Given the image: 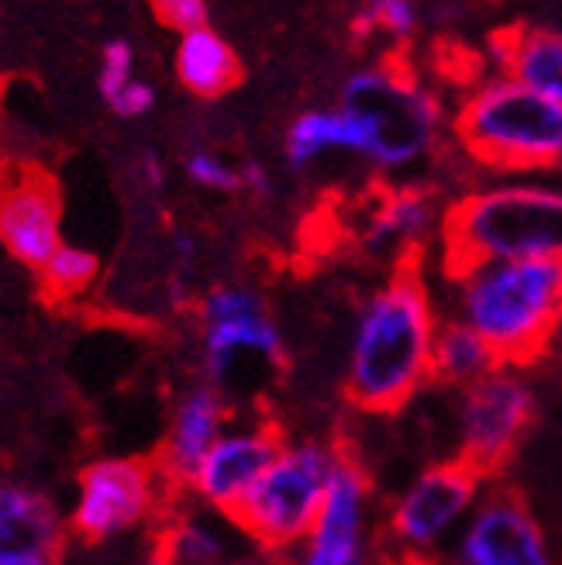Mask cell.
<instances>
[{"instance_id":"cell-8","label":"cell","mask_w":562,"mask_h":565,"mask_svg":"<svg viewBox=\"0 0 562 565\" xmlns=\"http://www.w3.org/2000/svg\"><path fill=\"white\" fill-rule=\"evenodd\" d=\"M170 483L162 479L156 459L142 456H104L79 469L76 497L70 507V534L87 545L118 542L131 531H142L162 511Z\"/></svg>"},{"instance_id":"cell-33","label":"cell","mask_w":562,"mask_h":565,"mask_svg":"<svg viewBox=\"0 0 562 565\" xmlns=\"http://www.w3.org/2000/svg\"><path fill=\"white\" fill-rule=\"evenodd\" d=\"M552 349H559L562 352V324H559V334H555V345Z\"/></svg>"},{"instance_id":"cell-6","label":"cell","mask_w":562,"mask_h":565,"mask_svg":"<svg viewBox=\"0 0 562 565\" xmlns=\"http://www.w3.org/2000/svg\"><path fill=\"white\" fill-rule=\"evenodd\" d=\"M490 487V476L469 462L438 459L414 472L386 511V539L407 565H435L456 539L473 507Z\"/></svg>"},{"instance_id":"cell-28","label":"cell","mask_w":562,"mask_h":565,"mask_svg":"<svg viewBox=\"0 0 562 565\" xmlns=\"http://www.w3.org/2000/svg\"><path fill=\"white\" fill-rule=\"evenodd\" d=\"M110 107H115V115L118 118H142L149 115V110L156 107V90H152V83L146 79H131L128 87L110 100Z\"/></svg>"},{"instance_id":"cell-14","label":"cell","mask_w":562,"mask_h":565,"mask_svg":"<svg viewBox=\"0 0 562 565\" xmlns=\"http://www.w3.org/2000/svg\"><path fill=\"white\" fill-rule=\"evenodd\" d=\"M229 424H232V407H229V393L221 386L208 380H193L187 390H180L156 456V466L166 483H170V490L187 493L197 466L204 462L211 445L224 435Z\"/></svg>"},{"instance_id":"cell-24","label":"cell","mask_w":562,"mask_h":565,"mask_svg":"<svg viewBox=\"0 0 562 565\" xmlns=\"http://www.w3.org/2000/svg\"><path fill=\"white\" fill-rule=\"evenodd\" d=\"M417 28V8L414 0H367L352 24L356 35L386 32L393 39H411Z\"/></svg>"},{"instance_id":"cell-10","label":"cell","mask_w":562,"mask_h":565,"mask_svg":"<svg viewBox=\"0 0 562 565\" xmlns=\"http://www.w3.org/2000/svg\"><path fill=\"white\" fill-rule=\"evenodd\" d=\"M342 107L370 125L373 149L370 162L401 169L425 156L435 146V135L442 125L438 100L421 90L417 83L401 76L397 70H362L342 83Z\"/></svg>"},{"instance_id":"cell-7","label":"cell","mask_w":562,"mask_h":565,"mask_svg":"<svg viewBox=\"0 0 562 565\" xmlns=\"http://www.w3.org/2000/svg\"><path fill=\"white\" fill-rule=\"evenodd\" d=\"M539 411V390L521 365H497L484 380L459 390L453 414L456 456L484 476H497L518 456L536 428Z\"/></svg>"},{"instance_id":"cell-31","label":"cell","mask_w":562,"mask_h":565,"mask_svg":"<svg viewBox=\"0 0 562 565\" xmlns=\"http://www.w3.org/2000/svg\"><path fill=\"white\" fill-rule=\"evenodd\" d=\"M0 565H63V558H0Z\"/></svg>"},{"instance_id":"cell-15","label":"cell","mask_w":562,"mask_h":565,"mask_svg":"<svg viewBox=\"0 0 562 565\" xmlns=\"http://www.w3.org/2000/svg\"><path fill=\"white\" fill-rule=\"evenodd\" d=\"M0 245L28 269H42L63 245L60 196L42 173L0 180Z\"/></svg>"},{"instance_id":"cell-17","label":"cell","mask_w":562,"mask_h":565,"mask_svg":"<svg viewBox=\"0 0 562 565\" xmlns=\"http://www.w3.org/2000/svg\"><path fill=\"white\" fill-rule=\"evenodd\" d=\"M245 534L229 518L197 507L177 511L159 527V552L173 565H235L245 558Z\"/></svg>"},{"instance_id":"cell-30","label":"cell","mask_w":562,"mask_h":565,"mask_svg":"<svg viewBox=\"0 0 562 565\" xmlns=\"http://www.w3.org/2000/svg\"><path fill=\"white\" fill-rule=\"evenodd\" d=\"M142 169H146V180H149L152 186H159V183H162V166H159V159H156L152 152H146V156H142Z\"/></svg>"},{"instance_id":"cell-25","label":"cell","mask_w":562,"mask_h":565,"mask_svg":"<svg viewBox=\"0 0 562 565\" xmlns=\"http://www.w3.org/2000/svg\"><path fill=\"white\" fill-rule=\"evenodd\" d=\"M135 79V49L125 39H110L100 52V70H97V90L110 104L128 83Z\"/></svg>"},{"instance_id":"cell-26","label":"cell","mask_w":562,"mask_h":565,"mask_svg":"<svg viewBox=\"0 0 562 565\" xmlns=\"http://www.w3.org/2000/svg\"><path fill=\"white\" fill-rule=\"evenodd\" d=\"M187 177L204 186V190H218V193H232L242 186V169L229 166L224 159H218L214 152H193L187 156Z\"/></svg>"},{"instance_id":"cell-27","label":"cell","mask_w":562,"mask_h":565,"mask_svg":"<svg viewBox=\"0 0 562 565\" xmlns=\"http://www.w3.org/2000/svg\"><path fill=\"white\" fill-rule=\"evenodd\" d=\"M149 8L162 28H170V32H180V35L193 32V28H204L211 18L208 0H149Z\"/></svg>"},{"instance_id":"cell-34","label":"cell","mask_w":562,"mask_h":565,"mask_svg":"<svg viewBox=\"0 0 562 565\" xmlns=\"http://www.w3.org/2000/svg\"><path fill=\"white\" fill-rule=\"evenodd\" d=\"M235 565H256V562H252V558H242V562H235Z\"/></svg>"},{"instance_id":"cell-21","label":"cell","mask_w":562,"mask_h":565,"mask_svg":"<svg viewBox=\"0 0 562 565\" xmlns=\"http://www.w3.org/2000/svg\"><path fill=\"white\" fill-rule=\"evenodd\" d=\"M438 221L435 196L425 190H397L377 207L367 228V248L383 252H414L425 242Z\"/></svg>"},{"instance_id":"cell-5","label":"cell","mask_w":562,"mask_h":565,"mask_svg":"<svg viewBox=\"0 0 562 565\" xmlns=\"http://www.w3.org/2000/svg\"><path fill=\"white\" fill-rule=\"evenodd\" d=\"M342 462L346 451L328 438H287L232 514L248 545L273 558L290 555L315 527Z\"/></svg>"},{"instance_id":"cell-23","label":"cell","mask_w":562,"mask_h":565,"mask_svg":"<svg viewBox=\"0 0 562 565\" xmlns=\"http://www.w3.org/2000/svg\"><path fill=\"white\" fill-rule=\"evenodd\" d=\"M42 287L52 300H76L79 294H87L97 276H100V259L97 252L63 242L52 252V259L39 269Z\"/></svg>"},{"instance_id":"cell-16","label":"cell","mask_w":562,"mask_h":565,"mask_svg":"<svg viewBox=\"0 0 562 565\" xmlns=\"http://www.w3.org/2000/svg\"><path fill=\"white\" fill-rule=\"evenodd\" d=\"M70 521L49 493L4 479L0 483V558H63Z\"/></svg>"},{"instance_id":"cell-11","label":"cell","mask_w":562,"mask_h":565,"mask_svg":"<svg viewBox=\"0 0 562 565\" xmlns=\"http://www.w3.org/2000/svg\"><path fill=\"white\" fill-rule=\"evenodd\" d=\"M435 565H562L542 518L518 490L490 483Z\"/></svg>"},{"instance_id":"cell-13","label":"cell","mask_w":562,"mask_h":565,"mask_svg":"<svg viewBox=\"0 0 562 565\" xmlns=\"http://www.w3.org/2000/svg\"><path fill=\"white\" fill-rule=\"evenodd\" d=\"M284 431L273 420H232L224 435L211 445L204 462L197 466L187 493L208 511L232 518L248 490L259 483V476L269 469L276 451L284 448Z\"/></svg>"},{"instance_id":"cell-3","label":"cell","mask_w":562,"mask_h":565,"mask_svg":"<svg viewBox=\"0 0 562 565\" xmlns=\"http://www.w3.org/2000/svg\"><path fill=\"white\" fill-rule=\"evenodd\" d=\"M445 269L497 259L562 263V186L494 183L453 201L442 214Z\"/></svg>"},{"instance_id":"cell-12","label":"cell","mask_w":562,"mask_h":565,"mask_svg":"<svg viewBox=\"0 0 562 565\" xmlns=\"http://www.w3.org/2000/svg\"><path fill=\"white\" fill-rule=\"evenodd\" d=\"M284 565H380L377 493L367 469L346 456L315 527L304 542L279 558Z\"/></svg>"},{"instance_id":"cell-19","label":"cell","mask_w":562,"mask_h":565,"mask_svg":"<svg viewBox=\"0 0 562 565\" xmlns=\"http://www.w3.org/2000/svg\"><path fill=\"white\" fill-rule=\"evenodd\" d=\"M177 76L193 97H224L242 83V60L221 32L211 24L193 28L177 42Z\"/></svg>"},{"instance_id":"cell-29","label":"cell","mask_w":562,"mask_h":565,"mask_svg":"<svg viewBox=\"0 0 562 565\" xmlns=\"http://www.w3.org/2000/svg\"><path fill=\"white\" fill-rule=\"evenodd\" d=\"M242 186H248L252 193H259V196H269V180H266V169L256 166V162H248L242 169Z\"/></svg>"},{"instance_id":"cell-9","label":"cell","mask_w":562,"mask_h":565,"mask_svg":"<svg viewBox=\"0 0 562 565\" xmlns=\"http://www.w3.org/2000/svg\"><path fill=\"white\" fill-rule=\"evenodd\" d=\"M197 352H201V380L229 390L245 362L279 370L287 362V342L266 297L242 282H221L201 297L197 307Z\"/></svg>"},{"instance_id":"cell-4","label":"cell","mask_w":562,"mask_h":565,"mask_svg":"<svg viewBox=\"0 0 562 565\" xmlns=\"http://www.w3.org/2000/svg\"><path fill=\"white\" fill-rule=\"evenodd\" d=\"M456 141L494 173L562 169V100L515 76L480 83L456 110Z\"/></svg>"},{"instance_id":"cell-22","label":"cell","mask_w":562,"mask_h":565,"mask_svg":"<svg viewBox=\"0 0 562 565\" xmlns=\"http://www.w3.org/2000/svg\"><path fill=\"white\" fill-rule=\"evenodd\" d=\"M497 365L503 362L497 359V352L480 331L469 328L463 318H442L432 349V383L463 390L494 373Z\"/></svg>"},{"instance_id":"cell-20","label":"cell","mask_w":562,"mask_h":565,"mask_svg":"<svg viewBox=\"0 0 562 565\" xmlns=\"http://www.w3.org/2000/svg\"><path fill=\"white\" fill-rule=\"evenodd\" d=\"M494 52L508 76L562 100V32L552 28H503L494 35Z\"/></svg>"},{"instance_id":"cell-18","label":"cell","mask_w":562,"mask_h":565,"mask_svg":"<svg viewBox=\"0 0 562 565\" xmlns=\"http://www.w3.org/2000/svg\"><path fill=\"white\" fill-rule=\"evenodd\" d=\"M373 149V135L370 125L362 121L356 110L349 107H318L307 110V115L294 118L284 138V156L294 169H304L328 152H356L370 159Z\"/></svg>"},{"instance_id":"cell-32","label":"cell","mask_w":562,"mask_h":565,"mask_svg":"<svg viewBox=\"0 0 562 565\" xmlns=\"http://www.w3.org/2000/svg\"><path fill=\"white\" fill-rule=\"evenodd\" d=\"M135 565H173V562H170V558H166V555H162V552L156 548V552H149L146 558H138Z\"/></svg>"},{"instance_id":"cell-1","label":"cell","mask_w":562,"mask_h":565,"mask_svg":"<svg viewBox=\"0 0 562 565\" xmlns=\"http://www.w3.org/2000/svg\"><path fill=\"white\" fill-rule=\"evenodd\" d=\"M435 300L414 269H397L362 300L346 352V397L370 414H397L432 383Z\"/></svg>"},{"instance_id":"cell-2","label":"cell","mask_w":562,"mask_h":565,"mask_svg":"<svg viewBox=\"0 0 562 565\" xmlns=\"http://www.w3.org/2000/svg\"><path fill=\"white\" fill-rule=\"evenodd\" d=\"M456 318L480 331L503 365L542 359L562 324V263L497 259L448 273Z\"/></svg>"}]
</instances>
